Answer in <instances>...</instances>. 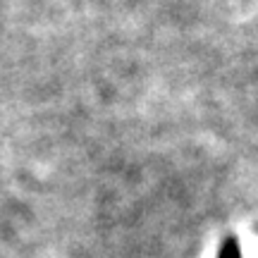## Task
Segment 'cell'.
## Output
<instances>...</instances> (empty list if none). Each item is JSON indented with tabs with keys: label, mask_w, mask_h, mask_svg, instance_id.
I'll list each match as a JSON object with an SVG mask.
<instances>
[{
	"label": "cell",
	"mask_w": 258,
	"mask_h": 258,
	"mask_svg": "<svg viewBox=\"0 0 258 258\" xmlns=\"http://www.w3.org/2000/svg\"><path fill=\"white\" fill-rule=\"evenodd\" d=\"M220 258H239V251H237V246H234V244H227Z\"/></svg>",
	"instance_id": "6da1fadb"
}]
</instances>
